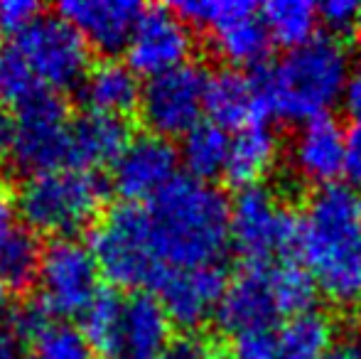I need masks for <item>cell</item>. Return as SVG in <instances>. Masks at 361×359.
Masks as SVG:
<instances>
[{"label":"cell","mask_w":361,"mask_h":359,"mask_svg":"<svg viewBox=\"0 0 361 359\" xmlns=\"http://www.w3.org/2000/svg\"><path fill=\"white\" fill-rule=\"evenodd\" d=\"M39 18V5L32 0H0V32L18 37Z\"/></svg>","instance_id":"31"},{"label":"cell","mask_w":361,"mask_h":359,"mask_svg":"<svg viewBox=\"0 0 361 359\" xmlns=\"http://www.w3.org/2000/svg\"><path fill=\"white\" fill-rule=\"evenodd\" d=\"M359 212H361V200H359Z\"/></svg>","instance_id":"39"},{"label":"cell","mask_w":361,"mask_h":359,"mask_svg":"<svg viewBox=\"0 0 361 359\" xmlns=\"http://www.w3.org/2000/svg\"><path fill=\"white\" fill-rule=\"evenodd\" d=\"M140 89L143 87L138 82V74L128 64L104 59L89 69L79 87V94L91 114L123 118L140 104Z\"/></svg>","instance_id":"23"},{"label":"cell","mask_w":361,"mask_h":359,"mask_svg":"<svg viewBox=\"0 0 361 359\" xmlns=\"http://www.w3.org/2000/svg\"><path fill=\"white\" fill-rule=\"evenodd\" d=\"M180 153L167 138L155 133L135 135L114 163V190L128 205L152 200L177 178Z\"/></svg>","instance_id":"15"},{"label":"cell","mask_w":361,"mask_h":359,"mask_svg":"<svg viewBox=\"0 0 361 359\" xmlns=\"http://www.w3.org/2000/svg\"><path fill=\"white\" fill-rule=\"evenodd\" d=\"M359 8L361 5L354 0H327V3L317 5V15L319 23L327 25L332 32H344L357 25Z\"/></svg>","instance_id":"32"},{"label":"cell","mask_w":361,"mask_h":359,"mask_svg":"<svg viewBox=\"0 0 361 359\" xmlns=\"http://www.w3.org/2000/svg\"><path fill=\"white\" fill-rule=\"evenodd\" d=\"M69 123L64 101L52 91H39L13 116H0V165L30 178L64 168Z\"/></svg>","instance_id":"5"},{"label":"cell","mask_w":361,"mask_h":359,"mask_svg":"<svg viewBox=\"0 0 361 359\" xmlns=\"http://www.w3.org/2000/svg\"><path fill=\"white\" fill-rule=\"evenodd\" d=\"M99 278L89 246L76 239H54L39 256V305L64 320L81 315L99 293Z\"/></svg>","instance_id":"10"},{"label":"cell","mask_w":361,"mask_h":359,"mask_svg":"<svg viewBox=\"0 0 361 359\" xmlns=\"http://www.w3.org/2000/svg\"><path fill=\"white\" fill-rule=\"evenodd\" d=\"M20 340H30L37 359H91V347L81 327L52 315L42 305H27L10 315Z\"/></svg>","instance_id":"22"},{"label":"cell","mask_w":361,"mask_h":359,"mask_svg":"<svg viewBox=\"0 0 361 359\" xmlns=\"http://www.w3.org/2000/svg\"><path fill=\"white\" fill-rule=\"evenodd\" d=\"M290 165L298 178L319 187L334 185L344 173V128L332 116L305 121L290 143Z\"/></svg>","instance_id":"20"},{"label":"cell","mask_w":361,"mask_h":359,"mask_svg":"<svg viewBox=\"0 0 361 359\" xmlns=\"http://www.w3.org/2000/svg\"><path fill=\"white\" fill-rule=\"evenodd\" d=\"M278 153H281V140L271 126H246L238 130L236 138H231L224 175L238 187L261 185V180L276 168Z\"/></svg>","instance_id":"24"},{"label":"cell","mask_w":361,"mask_h":359,"mask_svg":"<svg viewBox=\"0 0 361 359\" xmlns=\"http://www.w3.org/2000/svg\"><path fill=\"white\" fill-rule=\"evenodd\" d=\"M219 325L226 332L268 330L283 317L281 298L273 281V264H246L226 283V291L216 308Z\"/></svg>","instance_id":"14"},{"label":"cell","mask_w":361,"mask_h":359,"mask_svg":"<svg viewBox=\"0 0 361 359\" xmlns=\"http://www.w3.org/2000/svg\"><path fill=\"white\" fill-rule=\"evenodd\" d=\"M273 281L281 298L283 317L305 315L314 308L317 300V286L312 276L305 271V266L298 264H273Z\"/></svg>","instance_id":"28"},{"label":"cell","mask_w":361,"mask_h":359,"mask_svg":"<svg viewBox=\"0 0 361 359\" xmlns=\"http://www.w3.org/2000/svg\"><path fill=\"white\" fill-rule=\"evenodd\" d=\"M170 322L182 327H197L212 315L226 291V276L219 266H200V269H172L155 286Z\"/></svg>","instance_id":"16"},{"label":"cell","mask_w":361,"mask_h":359,"mask_svg":"<svg viewBox=\"0 0 361 359\" xmlns=\"http://www.w3.org/2000/svg\"><path fill=\"white\" fill-rule=\"evenodd\" d=\"M140 13L143 8L133 0H69L59 5V18L104 54L126 49Z\"/></svg>","instance_id":"18"},{"label":"cell","mask_w":361,"mask_h":359,"mask_svg":"<svg viewBox=\"0 0 361 359\" xmlns=\"http://www.w3.org/2000/svg\"><path fill=\"white\" fill-rule=\"evenodd\" d=\"M344 101H347V106L352 109V114L357 116V118H361V57H359L357 67L352 69V74H349Z\"/></svg>","instance_id":"37"},{"label":"cell","mask_w":361,"mask_h":359,"mask_svg":"<svg viewBox=\"0 0 361 359\" xmlns=\"http://www.w3.org/2000/svg\"><path fill=\"white\" fill-rule=\"evenodd\" d=\"M10 47L27 64L39 87L52 94L81 87L91 69L89 44L59 15H39Z\"/></svg>","instance_id":"8"},{"label":"cell","mask_w":361,"mask_h":359,"mask_svg":"<svg viewBox=\"0 0 361 359\" xmlns=\"http://www.w3.org/2000/svg\"><path fill=\"white\" fill-rule=\"evenodd\" d=\"M228 239L248 264H271L295 246L298 217L271 187H241L228 205Z\"/></svg>","instance_id":"7"},{"label":"cell","mask_w":361,"mask_h":359,"mask_svg":"<svg viewBox=\"0 0 361 359\" xmlns=\"http://www.w3.org/2000/svg\"><path fill=\"white\" fill-rule=\"evenodd\" d=\"M349 74L347 47L332 35H314L300 47L288 49L276 67L258 74L268 116L302 123L329 116L344 99Z\"/></svg>","instance_id":"3"},{"label":"cell","mask_w":361,"mask_h":359,"mask_svg":"<svg viewBox=\"0 0 361 359\" xmlns=\"http://www.w3.org/2000/svg\"><path fill=\"white\" fill-rule=\"evenodd\" d=\"M192 49L195 39L190 25L165 5L143 8L126 44L128 67L135 74H145L147 79L187 64Z\"/></svg>","instance_id":"12"},{"label":"cell","mask_w":361,"mask_h":359,"mask_svg":"<svg viewBox=\"0 0 361 359\" xmlns=\"http://www.w3.org/2000/svg\"><path fill=\"white\" fill-rule=\"evenodd\" d=\"M324 359H361V335H347L334 342Z\"/></svg>","instance_id":"36"},{"label":"cell","mask_w":361,"mask_h":359,"mask_svg":"<svg viewBox=\"0 0 361 359\" xmlns=\"http://www.w3.org/2000/svg\"><path fill=\"white\" fill-rule=\"evenodd\" d=\"M228 145H231V138L226 130L212 121H200L195 128L182 135L180 160L190 170V178L209 182L226 168Z\"/></svg>","instance_id":"25"},{"label":"cell","mask_w":361,"mask_h":359,"mask_svg":"<svg viewBox=\"0 0 361 359\" xmlns=\"http://www.w3.org/2000/svg\"><path fill=\"white\" fill-rule=\"evenodd\" d=\"M271 42H278L288 49H295L314 37L319 23L317 5L310 0H271L261 8Z\"/></svg>","instance_id":"26"},{"label":"cell","mask_w":361,"mask_h":359,"mask_svg":"<svg viewBox=\"0 0 361 359\" xmlns=\"http://www.w3.org/2000/svg\"><path fill=\"white\" fill-rule=\"evenodd\" d=\"M128 140V126L123 118L89 111L69 123L67 168L96 173V168L114 165Z\"/></svg>","instance_id":"21"},{"label":"cell","mask_w":361,"mask_h":359,"mask_svg":"<svg viewBox=\"0 0 361 359\" xmlns=\"http://www.w3.org/2000/svg\"><path fill=\"white\" fill-rule=\"evenodd\" d=\"M354 28H357L359 35H361V8H359V18H357V25H354Z\"/></svg>","instance_id":"38"},{"label":"cell","mask_w":361,"mask_h":359,"mask_svg":"<svg viewBox=\"0 0 361 359\" xmlns=\"http://www.w3.org/2000/svg\"><path fill=\"white\" fill-rule=\"evenodd\" d=\"M204 111L212 116V123L224 130L266 123L268 106L258 74H246L243 69H221L212 74L207 82Z\"/></svg>","instance_id":"19"},{"label":"cell","mask_w":361,"mask_h":359,"mask_svg":"<svg viewBox=\"0 0 361 359\" xmlns=\"http://www.w3.org/2000/svg\"><path fill=\"white\" fill-rule=\"evenodd\" d=\"M20 335L13 327V322L0 320V359H23L20 357Z\"/></svg>","instance_id":"35"},{"label":"cell","mask_w":361,"mask_h":359,"mask_svg":"<svg viewBox=\"0 0 361 359\" xmlns=\"http://www.w3.org/2000/svg\"><path fill=\"white\" fill-rule=\"evenodd\" d=\"M170 342V317L147 293L123 298L118 325L101 359H160Z\"/></svg>","instance_id":"17"},{"label":"cell","mask_w":361,"mask_h":359,"mask_svg":"<svg viewBox=\"0 0 361 359\" xmlns=\"http://www.w3.org/2000/svg\"><path fill=\"white\" fill-rule=\"evenodd\" d=\"M39 256L42 249L35 234L20 226L13 239L0 249V288L25 291L27 286H32L37 281Z\"/></svg>","instance_id":"27"},{"label":"cell","mask_w":361,"mask_h":359,"mask_svg":"<svg viewBox=\"0 0 361 359\" xmlns=\"http://www.w3.org/2000/svg\"><path fill=\"white\" fill-rule=\"evenodd\" d=\"M44 91L37 84V79L30 74L27 64L20 59V54L13 47L0 49V96L10 99L15 106L25 104L27 99Z\"/></svg>","instance_id":"29"},{"label":"cell","mask_w":361,"mask_h":359,"mask_svg":"<svg viewBox=\"0 0 361 359\" xmlns=\"http://www.w3.org/2000/svg\"><path fill=\"white\" fill-rule=\"evenodd\" d=\"M332 345V320L310 310L278 327L233 335L231 359H324Z\"/></svg>","instance_id":"13"},{"label":"cell","mask_w":361,"mask_h":359,"mask_svg":"<svg viewBox=\"0 0 361 359\" xmlns=\"http://www.w3.org/2000/svg\"><path fill=\"white\" fill-rule=\"evenodd\" d=\"M160 359H221L216 342L202 332H185L167 342Z\"/></svg>","instance_id":"30"},{"label":"cell","mask_w":361,"mask_h":359,"mask_svg":"<svg viewBox=\"0 0 361 359\" xmlns=\"http://www.w3.org/2000/svg\"><path fill=\"white\" fill-rule=\"evenodd\" d=\"M305 271L339 305H361V212L359 197L344 185L319 187L298 219Z\"/></svg>","instance_id":"1"},{"label":"cell","mask_w":361,"mask_h":359,"mask_svg":"<svg viewBox=\"0 0 361 359\" xmlns=\"http://www.w3.org/2000/svg\"><path fill=\"white\" fill-rule=\"evenodd\" d=\"M18 207H15L13 197L8 192L0 190V249L8 244L10 239L15 236V231L20 229L18 224Z\"/></svg>","instance_id":"34"},{"label":"cell","mask_w":361,"mask_h":359,"mask_svg":"<svg viewBox=\"0 0 361 359\" xmlns=\"http://www.w3.org/2000/svg\"><path fill=\"white\" fill-rule=\"evenodd\" d=\"M89 251L101 276L121 288H155L167 271L152 244L147 209L128 202L106 212L91 234Z\"/></svg>","instance_id":"6"},{"label":"cell","mask_w":361,"mask_h":359,"mask_svg":"<svg viewBox=\"0 0 361 359\" xmlns=\"http://www.w3.org/2000/svg\"><path fill=\"white\" fill-rule=\"evenodd\" d=\"M187 25L207 28L212 47L221 59L238 67H256L268 57L271 35L261 10L246 0H185L172 5Z\"/></svg>","instance_id":"9"},{"label":"cell","mask_w":361,"mask_h":359,"mask_svg":"<svg viewBox=\"0 0 361 359\" xmlns=\"http://www.w3.org/2000/svg\"><path fill=\"white\" fill-rule=\"evenodd\" d=\"M0 99H3V96H0Z\"/></svg>","instance_id":"40"},{"label":"cell","mask_w":361,"mask_h":359,"mask_svg":"<svg viewBox=\"0 0 361 359\" xmlns=\"http://www.w3.org/2000/svg\"><path fill=\"white\" fill-rule=\"evenodd\" d=\"M344 178L361 190V118L344 130Z\"/></svg>","instance_id":"33"},{"label":"cell","mask_w":361,"mask_h":359,"mask_svg":"<svg viewBox=\"0 0 361 359\" xmlns=\"http://www.w3.org/2000/svg\"><path fill=\"white\" fill-rule=\"evenodd\" d=\"M152 244L162 266H219L228 244V200L212 182L177 175L147 207Z\"/></svg>","instance_id":"2"},{"label":"cell","mask_w":361,"mask_h":359,"mask_svg":"<svg viewBox=\"0 0 361 359\" xmlns=\"http://www.w3.org/2000/svg\"><path fill=\"white\" fill-rule=\"evenodd\" d=\"M106 190L104 178L96 173L57 168L25 180L15 207L32 231L74 239L96 219L106 202Z\"/></svg>","instance_id":"4"},{"label":"cell","mask_w":361,"mask_h":359,"mask_svg":"<svg viewBox=\"0 0 361 359\" xmlns=\"http://www.w3.org/2000/svg\"><path fill=\"white\" fill-rule=\"evenodd\" d=\"M207 82L209 74L192 62L147 79L138 109L150 133L170 140L195 128L204 114Z\"/></svg>","instance_id":"11"}]
</instances>
